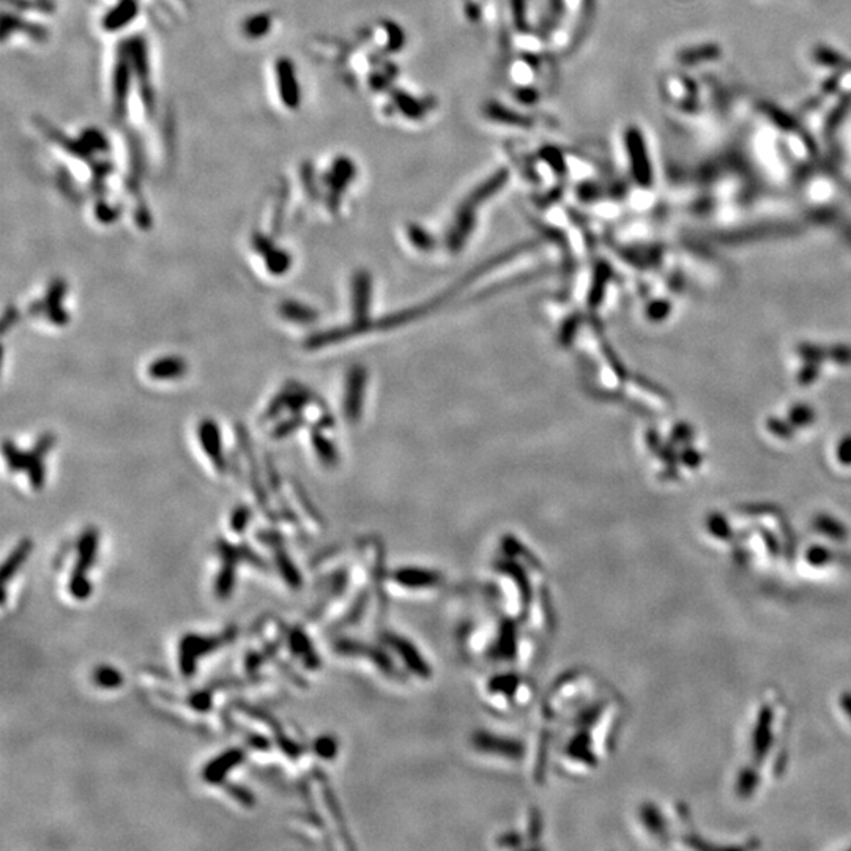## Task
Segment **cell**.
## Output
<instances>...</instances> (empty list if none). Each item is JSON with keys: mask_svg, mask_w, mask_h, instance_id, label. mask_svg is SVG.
Returning a JSON list of instances; mask_svg holds the SVG:
<instances>
[{"mask_svg": "<svg viewBox=\"0 0 851 851\" xmlns=\"http://www.w3.org/2000/svg\"><path fill=\"white\" fill-rule=\"evenodd\" d=\"M237 626H229L216 636H197L185 634L179 642V666L185 678H192L196 673L199 657L208 656L237 638Z\"/></svg>", "mask_w": 851, "mask_h": 851, "instance_id": "6da1fadb", "label": "cell"}, {"mask_svg": "<svg viewBox=\"0 0 851 851\" xmlns=\"http://www.w3.org/2000/svg\"><path fill=\"white\" fill-rule=\"evenodd\" d=\"M98 539L99 535L97 528L87 527L85 530L81 533L78 544H76L78 559H76V565L72 571V577H69L68 588L72 596L78 601H84L92 595V582L90 579L87 577V572L90 571L93 563H95Z\"/></svg>", "mask_w": 851, "mask_h": 851, "instance_id": "7a4b0ae2", "label": "cell"}, {"mask_svg": "<svg viewBox=\"0 0 851 851\" xmlns=\"http://www.w3.org/2000/svg\"><path fill=\"white\" fill-rule=\"evenodd\" d=\"M215 549L221 559L220 574L215 580V595L218 600L227 601L236 588V574L238 563H242L240 545H233L224 538H218L215 543Z\"/></svg>", "mask_w": 851, "mask_h": 851, "instance_id": "3957f363", "label": "cell"}, {"mask_svg": "<svg viewBox=\"0 0 851 851\" xmlns=\"http://www.w3.org/2000/svg\"><path fill=\"white\" fill-rule=\"evenodd\" d=\"M236 431H237V438H238V443H240V446H242V451H243V454H245V457H246V461H248V465H249V477H251V489H252V492H254L256 500H257V504H259L261 509L263 511V514H265L270 520H272V522H276V520L279 519V515L273 513V511H272V506H270V503H268V495H267L265 486H263V484H262V481H261L259 467H257V462H256L254 453H252V448H251V440H249V437H248V431L245 429V426H243V424H237Z\"/></svg>", "mask_w": 851, "mask_h": 851, "instance_id": "277c9868", "label": "cell"}, {"mask_svg": "<svg viewBox=\"0 0 851 851\" xmlns=\"http://www.w3.org/2000/svg\"><path fill=\"white\" fill-rule=\"evenodd\" d=\"M197 437L204 453L207 454L213 467L220 472V474H224L227 472L229 462L224 456V451H222V438L218 422L210 418L202 420L197 426Z\"/></svg>", "mask_w": 851, "mask_h": 851, "instance_id": "5b68a950", "label": "cell"}, {"mask_svg": "<svg viewBox=\"0 0 851 851\" xmlns=\"http://www.w3.org/2000/svg\"><path fill=\"white\" fill-rule=\"evenodd\" d=\"M252 248L263 257V263L268 270L270 274L283 276L289 272L292 267V256L284 249L276 248L273 240L263 236L261 232H256L251 238Z\"/></svg>", "mask_w": 851, "mask_h": 851, "instance_id": "8992f818", "label": "cell"}, {"mask_svg": "<svg viewBox=\"0 0 851 851\" xmlns=\"http://www.w3.org/2000/svg\"><path fill=\"white\" fill-rule=\"evenodd\" d=\"M281 634L284 636L283 638L286 641L287 647L292 651V654L300 657L304 667L309 668V670H317V668L320 667V657L315 653L313 643H311L309 637L301 627H289L284 626L283 623V632Z\"/></svg>", "mask_w": 851, "mask_h": 851, "instance_id": "52a82bcc", "label": "cell"}, {"mask_svg": "<svg viewBox=\"0 0 851 851\" xmlns=\"http://www.w3.org/2000/svg\"><path fill=\"white\" fill-rule=\"evenodd\" d=\"M245 750L242 747H232L226 750L224 754H221L213 759L211 761H208L205 768L202 770V779L205 782L210 785H220L224 782V779L229 772H231L233 768L242 765L245 760Z\"/></svg>", "mask_w": 851, "mask_h": 851, "instance_id": "ba28073f", "label": "cell"}, {"mask_svg": "<svg viewBox=\"0 0 851 851\" xmlns=\"http://www.w3.org/2000/svg\"><path fill=\"white\" fill-rule=\"evenodd\" d=\"M67 290V281L62 278H56L51 281L44 293V315L48 317V320L56 327H65L69 322V314L67 313L65 308H63V300H65Z\"/></svg>", "mask_w": 851, "mask_h": 851, "instance_id": "9c48e42d", "label": "cell"}, {"mask_svg": "<svg viewBox=\"0 0 851 851\" xmlns=\"http://www.w3.org/2000/svg\"><path fill=\"white\" fill-rule=\"evenodd\" d=\"M363 390H365V371L361 367H354L349 372L344 401L345 416L350 421H356L361 413Z\"/></svg>", "mask_w": 851, "mask_h": 851, "instance_id": "30bf717a", "label": "cell"}, {"mask_svg": "<svg viewBox=\"0 0 851 851\" xmlns=\"http://www.w3.org/2000/svg\"><path fill=\"white\" fill-rule=\"evenodd\" d=\"M188 372V363L181 356H161L147 366V375L154 380H179Z\"/></svg>", "mask_w": 851, "mask_h": 851, "instance_id": "8fae6325", "label": "cell"}, {"mask_svg": "<svg viewBox=\"0 0 851 851\" xmlns=\"http://www.w3.org/2000/svg\"><path fill=\"white\" fill-rule=\"evenodd\" d=\"M33 550V541L31 538H22L19 543L16 544V547L11 550V554L7 556V560L3 561L2 569H0V574H2V588H7L8 580L13 579L17 571L22 568V565L27 561L28 556H31Z\"/></svg>", "mask_w": 851, "mask_h": 851, "instance_id": "7c38bea8", "label": "cell"}, {"mask_svg": "<svg viewBox=\"0 0 851 851\" xmlns=\"http://www.w3.org/2000/svg\"><path fill=\"white\" fill-rule=\"evenodd\" d=\"M272 552L276 566H278V571L281 577L284 579V582L289 585V588L292 590H300L303 585L301 574L298 571V568L293 565L289 552L286 550V544L274 545V547H272Z\"/></svg>", "mask_w": 851, "mask_h": 851, "instance_id": "4fadbf2b", "label": "cell"}, {"mask_svg": "<svg viewBox=\"0 0 851 851\" xmlns=\"http://www.w3.org/2000/svg\"><path fill=\"white\" fill-rule=\"evenodd\" d=\"M279 314L283 319L293 322V324L298 325H309L313 324L314 320H317V311L313 309L308 304L295 301V300H286L279 304Z\"/></svg>", "mask_w": 851, "mask_h": 851, "instance_id": "5bb4252c", "label": "cell"}, {"mask_svg": "<svg viewBox=\"0 0 851 851\" xmlns=\"http://www.w3.org/2000/svg\"><path fill=\"white\" fill-rule=\"evenodd\" d=\"M369 292H371V281H369V276L366 273H358L354 281V295H355L354 303H355V313H356L358 322H363L361 317L365 315V313H367Z\"/></svg>", "mask_w": 851, "mask_h": 851, "instance_id": "9a60e30c", "label": "cell"}, {"mask_svg": "<svg viewBox=\"0 0 851 851\" xmlns=\"http://www.w3.org/2000/svg\"><path fill=\"white\" fill-rule=\"evenodd\" d=\"M311 440H313L317 456H319V459L324 462L325 465L331 467L338 462L336 448H334V445L330 442V440L322 436L319 429H314L313 432H311Z\"/></svg>", "mask_w": 851, "mask_h": 851, "instance_id": "2e32d148", "label": "cell"}, {"mask_svg": "<svg viewBox=\"0 0 851 851\" xmlns=\"http://www.w3.org/2000/svg\"><path fill=\"white\" fill-rule=\"evenodd\" d=\"M93 681L101 689H119L123 684V677L114 667L99 666L93 672Z\"/></svg>", "mask_w": 851, "mask_h": 851, "instance_id": "e0dca14e", "label": "cell"}, {"mask_svg": "<svg viewBox=\"0 0 851 851\" xmlns=\"http://www.w3.org/2000/svg\"><path fill=\"white\" fill-rule=\"evenodd\" d=\"M2 451H3L5 461H7V465L11 472H15V473L26 472L28 451L19 449L13 442H10V440H5Z\"/></svg>", "mask_w": 851, "mask_h": 851, "instance_id": "ac0fdd59", "label": "cell"}, {"mask_svg": "<svg viewBox=\"0 0 851 851\" xmlns=\"http://www.w3.org/2000/svg\"><path fill=\"white\" fill-rule=\"evenodd\" d=\"M293 494H295L298 503L301 504V508H303L304 513H306L308 518L313 520V522H315L317 525L324 527V519H322V515L319 514V511H317V508L314 506V503L309 498V495L306 494V490L303 489V486L300 483H297V481H293Z\"/></svg>", "mask_w": 851, "mask_h": 851, "instance_id": "d6986e66", "label": "cell"}, {"mask_svg": "<svg viewBox=\"0 0 851 851\" xmlns=\"http://www.w3.org/2000/svg\"><path fill=\"white\" fill-rule=\"evenodd\" d=\"M303 424H304V418L301 416V413H292L290 418H287L284 421L278 422V424H274V427L272 429V438L283 440L286 437H289L290 433L300 429Z\"/></svg>", "mask_w": 851, "mask_h": 851, "instance_id": "ffe728a7", "label": "cell"}, {"mask_svg": "<svg viewBox=\"0 0 851 851\" xmlns=\"http://www.w3.org/2000/svg\"><path fill=\"white\" fill-rule=\"evenodd\" d=\"M213 692L215 689L211 688V686H207V689L192 692V694L188 695L186 698V705L199 713L208 711L211 708V700H213Z\"/></svg>", "mask_w": 851, "mask_h": 851, "instance_id": "44dd1931", "label": "cell"}, {"mask_svg": "<svg viewBox=\"0 0 851 851\" xmlns=\"http://www.w3.org/2000/svg\"><path fill=\"white\" fill-rule=\"evenodd\" d=\"M222 786H224L226 793L231 795L233 800H236L238 804H242L243 807H248V809L254 807L256 798L248 788H246V786L233 784V782H222Z\"/></svg>", "mask_w": 851, "mask_h": 851, "instance_id": "7402d4cb", "label": "cell"}, {"mask_svg": "<svg viewBox=\"0 0 851 851\" xmlns=\"http://www.w3.org/2000/svg\"><path fill=\"white\" fill-rule=\"evenodd\" d=\"M314 752L324 760H331L338 754V741L330 735L319 736L314 741Z\"/></svg>", "mask_w": 851, "mask_h": 851, "instance_id": "603a6c76", "label": "cell"}, {"mask_svg": "<svg viewBox=\"0 0 851 851\" xmlns=\"http://www.w3.org/2000/svg\"><path fill=\"white\" fill-rule=\"evenodd\" d=\"M252 518V511L246 504H238L231 514V528L236 533H243Z\"/></svg>", "mask_w": 851, "mask_h": 851, "instance_id": "cb8c5ba5", "label": "cell"}, {"mask_svg": "<svg viewBox=\"0 0 851 851\" xmlns=\"http://www.w3.org/2000/svg\"><path fill=\"white\" fill-rule=\"evenodd\" d=\"M284 408H287V393L283 388V390L278 393V395H276L272 399V401H270V404H268L267 408H265V412H263L262 420L263 421H273V420L278 418V416L281 415V412H283Z\"/></svg>", "mask_w": 851, "mask_h": 851, "instance_id": "d4e9b609", "label": "cell"}, {"mask_svg": "<svg viewBox=\"0 0 851 851\" xmlns=\"http://www.w3.org/2000/svg\"><path fill=\"white\" fill-rule=\"evenodd\" d=\"M257 541L268 545L270 549L274 547V545L278 544H286V538L281 531L274 530V528H265V530H259L256 533Z\"/></svg>", "mask_w": 851, "mask_h": 851, "instance_id": "484cf974", "label": "cell"}, {"mask_svg": "<svg viewBox=\"0 0 851 851\" xmlns=\"http://www.w3.org/2000/svg\"><path fill=\"white\" fill-rule=\"evenodd\" d=\"M240 554H242V561L248 563V565L259 568V569H268L267 561L262 559V556L257 554L256 550H252L248 544L242 543L240 544Z\"/></svg>", "mask_w": 851, "mask_h": 851, "instance_id": "4316f807", "label": "cell"}, {"mask_svg": "<svg viewBox=\"0 0 851 851\" xmlns=\"http://www.w3.org/2000/svg\"><path fill=\"white\" fill-rule=\"evenodd\" d=\"M265 472H267L265 477L268 479L270 487H272V489L276 492V494H279V492H281V479H279L278 472H276V467H274V463H273V459L270 456H267V461H265Z\"/></svg>", "mask_w": 851, "mask_h": 851, "instance_id": "83f0119b", "label": "cell"}, {"mask_svg": "<svg viewBox=\"0 0 851 851\" xmlns=\"http://www.w3.org/2000/svg\"><path fill=\"white\" fill-rule=\"evenodd\" d=\"M19 322V311L16 306H8L2 315V334H7Z\"/></svg>", "mask_w": 851, "mask_h": 851, "instance_id": "f1b7e54d", "label": "cell"}, {"mask_svg": "<svg viewBox=\"0 0 851 851\" xmlns=\"http://www.w3.org/2000/svg\"><path fill=\"white\" fill-rule=\"evenodd\" d=\"M246 741H248L251 747L259 749V750H268L270 746H272V743H270L265 736L257 735V733L254 732L246 733Z\"/></svg>", "mask_w": 851, "mask_h": 851, "instance_id": "f546056e", "label": "cell"}, {"mask_svg": "<svg viewBox=\"0 0 851 851\" xmlns=\"http://www.w3.org/2000/svg\"><path fill=\"white\" fill-rule=\"evenodd\" d=\"M27 313H28V315H32V317L44 315V313H46L44 300H35V301H32L31 304H28Z\"/></svg>", "mask_w": 851, "mask_h": 851, "instance_id": "4dcf8cb0", "label": "cell"}]
</instances>
